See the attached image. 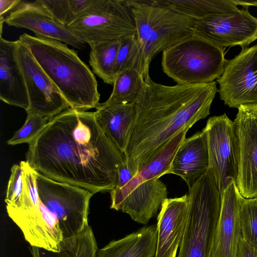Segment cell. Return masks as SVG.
I'll return each instance as SVG.
<instances>
[{"instance_id":"cell-1","label":"cell","mask_w":257,"mask_h":257,"mask_svg":"<svg viewBox=\"0 0 257 257\" xmlns=\"http://www.w3.org/2000/svg\"><path fill=\"white\" fill-rule=\"evenodd\" d=\"M26 161L48 178L93 194L115 188L118 167L126 163L94 111L71 107L54 116L29 144Z\"/></svg>"},{"instance_id":"cell-2","label":"cell","mask_w":257,"mask_h":257,"mask_svg":"<svg viewBox=\"0 0 257 257\" xmlns=\"http://www.w3.org/2000/svg\"><path fill=\"white\" fill-rule=\"evenodd\" d=\"M218 91L215 81L167 86L145 79L134 102L136 119L125 152L127 167L136 175L177 134L207 117Z\"/></svg>"},{"instance_id":"cell-3","label":"cell","mask_w":257,"mask_h":257,"mask_svg":"<svg viewBox=\"0 0 257 257\" xmlns=\"http://www.w3.org/2000/svg\"><path fill=\"white\" fill-rule=\"evenodd\" d=\"M19 40L29 49L71 108H96L100 100L97 81L76 51L64 43L39 35L24 33Z\"/></svg>"},{"instance_id":"cell-4","label":"cell","mask_w":257,"mask_h":257,"mask_svg":"<svg viewBox=\"0 0 257 257\" xmlns=\"http://www.w3.org/2000/svg\"><path fill=\"white\" fill-rule=\"evenodd\" d=\"M150 66L161 51L194 36L195 20L156 0H124Z\"/></svg>"},{"instance_id":"cell-5","label":"cell","mask_w":257,"mask_h":257,"mask_svg":"<svg viewBox=\"0 0 257 257\" xmlns=\"http://www.w3.org/2000/svg\"><path fill=\"white\" fill-rule=\"evenodd\" d=\"M188 188L189 215L177 257H211L221 195L208 170Z\"/></svg>"},{"instance_id":"cell-6","label":"cell","mask_w":257,"mask_h":257,"mask_svg":"<svg viewBox=\"0 0 257 257\" xmlns=\"http://www.w3.org/2000/svg\"><path fill=\"white\" fill-rule=\"evenodd\" d=\"M228 61L224 48L194 35L164 50L161 63L177 84H199L218 79Z\"/></svg>"},{"instance_id":"cell-7","label":"cell","mask_w":257,"mask_h":257,"mask_svg":"<svg viewBox=\"0 0 257 257\" xmlns=\"http://www.w3.org/2000/svg\"><path fill=\"white\" fill-rule=\"evenodd\" d=\"M67 28L91 48L137 34L124 0H91Z\"/></svg>"},{"instance_id":"cell-8","label":"cell","mask_w":257,"mask_h":257,"mask_svg":"<svg viewBox=\"0 0 257 257\" xmlns=\"http://www.w3.org/2000/svg\"><path fill=\"white\" fill-rule=\"evenodd\" d=\"M36 177L40 200L58 219L63 238L74 236L89 226V201L93 193L37 171Z\"/></svg>"},{"instance_id":"cell-9","label":"cell","mask_w":257,"mask_h":257,"mask_svg":"<svg viewBox=\"0 0 257 257\" xmlns=\"http://www.w3.org/2000/svg\"><path fill=\"white\" fill-rule=\"evenodd\" d=\"M207 138L208 170L221 195L238 171L239 150L234 122L225 114L210 117L203 128Z\"/></svg>"},{"instance_id":"cell-10","label":"cell","mask_w":257,"mask_h":257,"mask_svg":"<svg viewBox=\"0 0 257 257\" xmlns=\"http://www.w3.org/2000/svg\"><path fill=\"white\" fill-rule=\"evenodd\" d=\"M220 97L230 107H257V45L242 48L216 80Z\"/></svg>"},{"instance_id":"cell-11","label":"cell","mask_w":257,"mask_h":257,"mask_svg":"<svg viewBox=\"0 0 257 257\" xmlns=\"http://www.w3.org/2000/svg\"><path fill=\"white\" fill-rule=\"evenodd\" d=\"M17 57L29 98L27 113L52 118L70 107L29 49L19 40Z\"/></svg>"},{"instance_id":"cell-12","label":"cell","mask_w":257,"mask_h":257,"mask_svg":"<svg viewBox=\"0 0 257 257\" xmlns=\"http://www.w3.org/2000/svg\"><path fill=\"white\" fill-rule=\"evenodd\" d=\"M248 8L195 20L194 35L222 48H247L257 39V18L249 13Z\"/></svg>"},{"instance_id":"cell-13","label":"cell","mask_w":257,"mask_h":257,"mask_svg":"<svg viewBox=\"0 0 257 257\" xmlns=\"http://www.w3.org/2000/svg\"><path fill=\"white\" fill-rule=\"evenodd\" d=\"M239 165L236 184L245 199L257 197V107L240 106L234 120Z\"/></svg>"},{"instance_id":"cell-14","label":"cell","mask_w":257,"mask_h":257,"mask_svg":"<svg viewBox=\"0 0 257 257\" xmlns=\"http://www.w3.org/2000/svg\"><path fill=\"white\" fill-rule=\"evenodd\" d=\"M189 211L188 194L167 198L157 217V243L154 257H176L183 240Z\"/></svg>"},{"instance_id":"cell-15","label":"cell","mask_w":257,"mask_h":257,"mask_svg":"<svg viewBox=\"0 0 257 257\" xmlns=\"http://www.w3.org/2000/svg\"><path fill=\"white\" fill-rule=\"evenodd\" d=\"M243 197L235 181H231L221 195V207L211 257H236L242 237L239 209Z\"/></svg>"},{"instance_id":"cell-16","label":"cell","mask_w":257,"mask_h":257,"mask_svg":"<svg viewBox=\"0 0 257 257\" xmlns=\"http://www.w3.org/2000/svg\"><path fill=\"white\" fill-rule=\"evenodd\" d=\"M9 26L32 31L35 35L49 37L79 49L85 48V44L62 26L44 14L34 2L21 1L18 5L5 18Z\"/></svg>"},{"instance_id":"cell-17","label":"cell","mask_w":257,"mask_h":257,"mask_svg":"<svg viewBox=\"0 0 257 257\" xmlns=\"http://www.w3.org/2000/svg\"><path fill=\"white\" fill-rule=\"evenodd\" d=\"M18 40L0 39V99L4 102L29 108V98L24 78L17 57Z\"/></svg>"},{"instance_id":"cell-18","label":"cell","mask_w":257,"mask_h":257,"mask_svg":"<svg viewBox=\"0 0 257 257\" xmlns=\"http://www.w3.org/2000/svg\"><path fill=\"white\" fill-rule=\"evenodd\" d=\"M208 168L207 138L203 129L184 139L175 154L168 174L179 176L190 187Z\"/></svg>"},{"instance_id":"cell-19","label":"cell","mask_w":257,"mask_h":257,"mask_svg":"<svg viewBox=\"0 0 257 257\" xmlns=\"http://www.w3.org/2000/svg\"><path fill=\"white\" fill-rule=\"evenodd\" d=\"M188 131L185 129L174 137L151 160L137 172L126 185L120 189L114 188L109 192L111 209L117 210L123 200L139 185L169 173L175 154L185 138Z\"/></svg>"},{"instance_id":"cell-20","label":"cell","mask_w":257,"mask_h":257,"mask_svg":"<svg viewBox=\"0 0 257 257\" xmlns=\"http://www.w3.org/2000/svg\"><path fill=\"white\" fill-rule=\"evenodd\" d=\"M97 122L122 153L130 142L136 119L135 103H99L94 111Z\"/></svg>"},{"instance_id":"cell-21","label":"cell","mask_w":257,"mask_h":257,"mask_svg":"<svg viewBox=\"0 0 257 257\" xmlns=\"http://www.w3.org/2000/svg\"><path fill=\"white\" fill-rule=\"evenodd\" d=\"M167 194V187L159 178L149 180L134 189L117 210L128 214L138 223L147 224L161 207Z\"/></svg>"},{"instance_id":"cell-22","label":"cell","mask_w":257,"mask_h":257,"mask_svg":"<svg viewBox=\"0 0 257 257\" xmlns=\"http://www.w3.org/2000/svg\"><path fill=\"white\" fill-rule=\"evenodd\" d=\"M157 227L154 224L141 228L97 250L95 257H154Z\"/></svg>"},{"instance_id":"cell-23","label":"cell","mask_w":257,"mask_h":257,"mask_svg":"<svg viewBox=\"0 0 257 257\" xmlns=\"http://www.w3.org/2000/svg\"><path fill=\"white\" fill-rule=\"evenodd\" d=\"M58 252L31 246L32 257H95L98 250L91 228L88 226L82 232L72 237L63 238Z\"/></svg>"},{"instance_id":"cell-24","label":"cell","mask_w":257,"mask_h":257,"mask_svg":"<svg viewBox=\"0 0 257 257\" xmlns=\"http://www.w3.org/2000/svg\"><path fill=\"white\" fill-rule=\"evenodd\" d=\"M161 5L195 20L233 13L239 9L234 0H156Z\"/></svg>"},{"instance_id":"cell-25","label":"cell","mask_w":257,"mask_h":257,"mask_svg":"<svg viewBox=\"0 0 257 257\" xmlns=\"http://www.w3.org/2000/svg\"><path fill=\"white\" fill-rule=\"evenodd\" d=\"M121 40L106 42L91 48L89 64L93 72L108 84L113 85L115 66Z\"/></svg>"},{"instance_id":"cell-26","label":"cell","mask_w":257,"mask_h":257,"mask_svg":"<svg viewBox=\"0 0 257 257\" xmlns=\"http://www.w3.org/2000/svg\"><path fill=\"white\" fill-rule=\"evenodd\" d=\"M120 41L116 62V75L125 69H134L138 70L145 79L149 77L150 66L137 34Z\"/></svg>"},{"instance_id":"cell-27","label":"cell","mask_w":257,"mask_h":257,"mask_svg":"<svg viewBox=\"0 0 257 257\" xmlns=\"http://www.w3.org/2000/svg\"><path fill=\"white\" fill-rule=\"evenodd\" d=\"M144 83L145 78L138 70L125 69L116 75L112 92L103 103H133L140 94Z\"/></svg>"},{"instance_id":"cell-28","label":"cell","mask_w":257,"mask_h":257,"mask_svg":"<svg viewBox=\"0 0 257 257\" xmlns=\"http://www.w3.org/2000/svg\"><path fill=\"white\" fill-rule=\"evenodd\" d=\"M242 237L257 250V201L243 198L239 209Z\"/></svg>"},{"instance_id":"cell-29","label":"cell","mask_w":257,"mask_h":257,"mask_svg":"<svg viewBox=\"0 0 257 257\" xmlns=\"http://www.w3.org/2000/svg\"><path fill=\"white\" fill-rule=\"evenodd\" d=\"M52 118L40 116L32 113H27V117L24 125L7 141V144L15 146L23 143L30 144Z\"/></svg>"},{"instance_id":"cell-30","label":"cell","mask_w":257,"mask_h":257,"mask_svg":"<svg viewBox=\"0 0 257 257\" xmlns=\"http://www.w3.org/2000/svg\"><path fill=\"white\" fill-rule=\"evenodd\" d=\"M35 4L46 16L67 27L73 21L69 0H37Z\"/></svg>"},{"instance_id":"cell-31","label":"cell","mask_w":257,"mask_h":257,"mask_svg":"<svg viewBox=\"0 0 257 257\" xmlns=\"http://www.w3.org/2000/svg\"><path fill=\"white\" fill-rule=\"evenodd\" d=\"M8 182L5 202L6 205L16 204L21 199L23 192L22 169L21 165L14 164Z\"/></svg>"},{"instance_id":"cell-32","label":"cell","mask_w":257,"mask_h":257,"mask_svg":"<svg viewBox=\"0 0 257 257\" xmlns=\"http://www.w3.org/2000/svg\"><path fill=\"white\" fill-rule=\"evenodd\" d=\"M135 176L127 167L126 163L121 164L118 169V179L115 188L120 189L126 185Z\"/></svg>"},{"instance_id":"cell-33","label":"cell","mask_w":257,"mask_h":257,"mask_svg":"<svg viewBox=\"0 0 257 257\" xmlns=\"http://www.w3.org/2000/svg\"><path fill=\"white\" fill-rule=\"evenodd\" d=\"M236 257H257V250L241 237L239 243Z\"/></svg>"},{"instance_id":"cell-34","label":"cell","mask_w":257,"mask_h":257,"mask_svg":"<svg viewBox=\"0 0 257 257\" xmlns=\"http://www.w3.org/2000/svg\"><path fill=\"white\" fill-rule=\"evenodd\" d=\"M73 20L90 3L91 0H69Z\"/></svg>"},{"instance_id":"cell-35","label":"cell","mask_w":257,"mask_h":257,"mask_svg":"<svg viewBox=\"0 0 257 257\" xmlns=\"http://www.w3.org/2000/svg\"><path fill=\"white\" fill-rule=\"evenodd\" d=\"M20 0H0V17L4 18V15L9 11L14 9L20 3Z\"/></svg>"},{"instance_id":"cell-36","label":"cell","mask_w":257,"mask_h":257,"mask_svg":"<svg viewBox=\"0 0 257 257\" xmlns=\"http://www.w3.org/2000/svg\"><path fill=\"white\" fill-rule=\"evenodd\" d=\"M257 201V197L254 198Z\"/></svg>"}]
</instances>
